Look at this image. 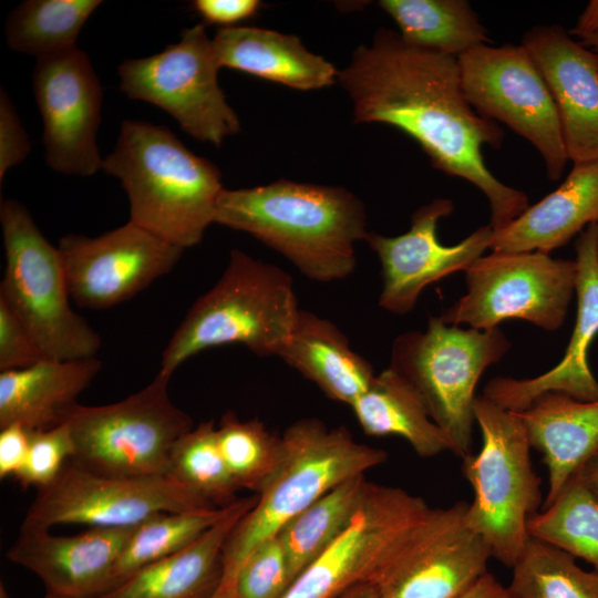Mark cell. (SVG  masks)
<instances>
[{"label":"cell","instance_id":"obj_1","mask_svg":"<svg viewBox=\"0 0 598 598\" xmlns=\"http://www.w3.org/2000/svg\"><path fill=\"white\" fill-rule=\"evenodd\" d=\"M338 82L353 102L354 122L384 123L413 138L434 168L478 188L497 231L528 207V197L487 168L483 146L504 140L499 124L478 114L462 86L457 58L406 43L398 31L379 30L360 45Z\"/></svg>","mask_w":598,"mask_h":598},{"label":"cell","instance_id":"obj_2","mask_svg":"<svg viewBox=\"0 0 598 598\" xmlns=\"http://www.w3.org/2000/svg\"><path fill=\"white\" fill-rule=\"evenodd\" d=\"M214 223L250 234L319 282L349 277L354 245L368 234L364 206L351 192L285 179L223 189Z\"/></svg>","mask_w":598,"mask_h":598},{"label":"cell","instance_id":"obj_3","mask_svg":"<svg viewBox=\"0 0 598 598\" xmlns=\"http://www.w3.org/2000/svg\"><path fill=\"white\" fill-rule=\"evenodd\" d=\"M102 169L121 181L130 221L173 245L199 244L214 223L221 174L166 126L124 121Z\"/></svg>","mask_w":598,"mask_h":598},{"label":"cell","instance_id":"obj_4","mask_svg":"<svg viewBox=\"0 0 598 598\" xmlns=\"http://www.w3.org/2000/svg\"><path fill=\"white\" fill-rule=\"evenodd\" d=\"M280 440L276 468L227 539L223 576L214 597L228 587L245 559L292 518L336 486L364 475L388 457L384 450L357 442L346 426L330 429L318 419L292 423Z\"/></svg>","mask_w":598,"mask_h":598},{"label":"cell","instance_id":"obj_5","mask_svg":"<svg viewBox=\"0 0 598 598\" xmlns=\"http://www.w3.org/2000/svg\"><path fill=\"white\" fill-rule=\"evenodd\" d=\"M299 311L289 274L233 249L220 278L174 331L158 372L171 378L190 357L225 344L277 357L291 337Z\"/></svg>","mask_w":598,"mask_h":598},{"label":"cell","instance_id":"obj_6","mask_svg":"<svg viewBox=\"0 0 598 598\" xmlns=\"http://www.w3.org/2000/svg\"><path fill=\"white\" fill-rule=\"evenodd\" d=\"M482 447L463 460L474 498L466 523L483 537L492 557L513 568L530 536L529 518L542 508L540 478L530 461V443L520 417L480 395L474 404Z\"/></svg>","mask_w":598,"mask_h":598},{"label":"cell","instance_id":"obj_7","mask_svg":"<svg viewBox=\"0 0 598 598\" xmlns=\"http://www.w3.org/2000/svg\"><path fill=\"white\" fill-rule=\"evenodd\" d=\"M511 341L499 329H464L431 317L424 331H408L392 344L390 368L420 393L451 452L472 453L475 388L484 371L503 359Z\"/></svg>","mask_w":598,"mask_h":598},{"label":"cell","instance_id":"obj_8","mask_svg":"<svg viewBox=\"0 0 598 598\" xmlns=\"http://www.w3.org/2000/svg\"><path fill=\"white\" fill-rule=\"evenodd\" d=\"M0 221L6 259L0 299L49 359L95 357L101 338L71 308L59 248L45 239L27 208L14 199L1 202Z\"/></svg>","mask_w":598,"mask_h":598},{"label":"cell","instance_id":"obj_9","mask_svg":"<svg viewBox=\"0 0 598 598\" xmlns=\"http://www.w3.org/2000/svg\"><path fill=\"white\" fill-rule=\"evenodd\" d=\"M169 380L158 372L122 401L75 404L63 422L74 445L70 462L99 475H168L175 442L194 427L193 419L171 401Z\"/></svg>","mask_w":598,"mask_h":598},{"label":"cell","instance_id":"obj_10","mask_svg":"<svg viewBox=\"0 0 598 598\" xmlns=\"http://www.w3.org/2000/svg\"><path fill=\"white\" fill-rule=\"evenodd\" d=\"M576 277L575 260L537 251H492L465 270L466 293L439 317L447 324L477 330L520 319L555 331L567 317Z\"/></svg>","mask_w":598,"mask_h":598},{"label":"cell","instance_id":"obj_11","mask_svg":"<svg viewBox=\"0 0 598 598\" xmlns=\"http://www.w3.org/2000/svg\"><path fill=\"white\" fill-rule=\"evenodd\" d=\"M205 25L184 29L177 43L157 54L125 60L120 89L167 112L194 138L218 146L240 123L218 84L220 68Z\"/></svg>","mask_w":598,"mask_h":598},{"label":"cell","instance_id":"obj_12","mask_svg":"<svg viewBox=\"0 0 598 598\" xmlns=\"http://www.w3.org/2000/svg\"><path fill=\"white\" fill-rule=\"evenodd\" d=\"M457 62L473 109L532 144L545 163L547 177L558 181L569 161L561 124L528 51L522 44H481L460 55Z\"/></svg>","mask_w":598,"mask_h":598},{"label":"cell","instance_id":"obj_13","mask_svg":"<svg viewBox=\"0 0 598 598\" xmlns=\"http://www.w3.org/2000/svg\"><path fill=\"white\" fill-rule=\"evenodd\" d=\"M430 509L402 488L369 483L348 525L282 598H338L355 585L373 584Z\"/></svg>","mask_w":598,"mask_h":598},{"label":"cell","instance_id":"obj_14","mask_svg":"<svg viewBox=\"0 0 598 598\" xmlns=\"http://www.w3.org/2000/svg\"><path fill=\"white\" fill-rule=\"evenodd\" d=\"M218 508L171 475L107 476L69 462L50 485L38 489L21 527L50 529L61 524L134 527L165 512Z\"/></svg>","mask_w":598,"mask_h":598},{"label":"cell","instance_id":"obj_15","mask_svg":"<svg viewBox=\"0 0 598 598\" xmlns=\"http://www.w3.org/2000/svg\"><path fill=\"white\" fill-rule=\"evenodd\" d=\"M467 505L429 511L373 582L379 598H455L487 573L491 549L467 525Z\"/></svg>","mask_w":598,"mask_h":598},{"label":"cell","instance_id":"obj_16","mask_svg":"<svg viewBox=\"0 0 598 598\" xmlns=\"http://www.w3.org/2000/svg\"><path fill=\"white\" fill-rule=\"evenodd\" d=\"M58 248L71 299L87 309L131 299L172 271L185 250L130 220L93 238L64 236Z\"/></svg>","mask_w":598,"mask_h":598},{"label":"cell","instance_id":"obj_17","mask_svg":"<svg viewBox=\"0 0 598 598\" xmlns=\"http://www.w3.org/2000/svg\"><path fill=\"white\" fill-rule=\"evenodd\" d=\"M32 84L44 124L48 165L58 173L81 176L102 169L96 132L103 90L86 53L74 47L37 59Z\"/></svg>","mask_w":598,"mask_h":598},{"label":"cell","instance_id":"obj_18","mask_svg":"<svg viewBox=\"0 0 598 598\" xmlns=\"http://www.w3.org/2000/svg\"><path fill=\"white\" fill-rule=\"evenodd\" d=\"M453 210L451 199L436 198L414 212L410 229L404 234L384 236L368 231L364 240L381 262L380 308L399 316L409 313L429 285L465 271L489 249L494 234L489 224L455 245L440 243L437 223Z\"/></svg>","mask_w":598,"mask_h":598},{"label":"cell","instance_id":"obj_19","mask_svg":"<svg viewBox=\"0 0 598 598\" xmlns=\"http://www.w3.org/2000/svg\"><path fill=\"white\" fill-rule=\"evenodd\" d=\"M598 223L586 227L576 241L577 316L569 343L560 361L545 373L529 379L497 377L484 388L485 398L520 412L548 392L580 401L598 400V381L588 364V351L598 333Z\"/></svg>","mask_w":598,"mask_h":598},{"label":"cell","instance_id":"obj_20","mask_svg":"<svg viewBox=\"0 0 598 598\" xmlns=\"http://www.w3.org/2000/svg\"><path fill=\"white\" fill-rule=\"evenodd\" d=\"M556 105L573 164L598 161V59L558 24L536 25L522 41Z\"/></svg>","mask_w":598,"mask_h":598},{"label":"cell","instance_id":"obj_21","mask_svg":"<svg viewBox=\"0 0 598 598\" xmlns=\"http://www.w3.org/2000/svg\"><path fill=\"white\" fill-rule=\"evenodd\" d=\"M134 527H92L73 536L21 527L7 557L35 574L48 594L97 598L106 592L112 568Z\"/></svg>","mask_w":598,"mask_h":598},{"label":"cell","instance_id":"obj_22","mask_svg":"<svg viewBox=\"0 0 598 598\" xmlns=\"http://www.w3.org/2000/svg\"><path fill=\"white\" fill-rule=\"evenodd\" d=\"M256 502L257 495L237 498L188 546L141 568L97 598H213L223 576L227 539Z\"/></svg>","mask_w":598,"mask_h":598},{"label":"cell","instance_id":"obj_23","mask_svg":"<svg viewBox=\"0 0 598 598\" xmlns=\"http://www.w3.org/2000/svg\"><path fill=\"white\" fill-rule=\"evenodd\" d=\"M594 223H598V161L574 164L554 192L494 231L489 249L548 255Z\"/></svg>","mask_w":598,"mask_h":598},{"label":"cell","instance_id":"obj_24","mask_svg":"<svg viewBox=\"0 0 598 598\" xmlns=\"http://www.w3.org/2000/svg\"><path fill=\"white\" fill-rule=\"evenodd\" d=\"M102 368L93 357L45 359L29 368L0 372V429L19 424L48 430L64 422Z\"/></svg>","mask_w":598,"mask_h":598},{"label":"cell","instance_id":"obj_25","mask_svg":"<svg viewBox=\"0 0 598 598\" xmlns=\"http://www.w3.org/2000/svg\"><path fill=\"white\" fill-rule=\"evenodd\" d=\"M515 413L526 427L530 446L542 453L547 467L548 491L543 508L598 451V400L580 401L548 392Z\"/></svg>","mask_w":598,"mask_h":598},{"label":"cell","instance_id":"obj_26","mask_svg":"<svg viewBox=\"0 0 598 598\" xmlns=\"http://www.w3.org/2000/svg\"><path fill=\"white\" fill-rule=\"evenodd\" d=\"M219 68L308 91L330 86L339 72L292 34L256 27L220 28L212 39Z\"/></svg>","mask_w":598,"mask_h":598},{"label":"cell","instance_id":"obj_27","mask_svg":"<svg viewBox=\"0 0 598 598\" xmlns=\"http://www.w3.org/2000/svg\"><path fill=\"white\" fill-rule=\"evenodd\" d=\"M277 357L328 398L350 406L375 375L371 363L351 349L333 322L301 309L290 339Z\"/></svg>","mask_w":598,"mask_h":598},{"label":"cell","instance_id":"obj_28","mask_svg":"<svg viewBox=\"0 0 598 598\" xmlns=\"http://www.w3.org/2000/svg\"><path fill=\"white\" fill-rule=\"evenodd\" d=\"M351 409L368 435L400 436L421 457L451 452L447 437L431 419L417 390L390 367L374 375Z\"/></svg>","mask_w":598,"mask_h":598},{"label":"cell","instance_id":"obj_29","mask_svg":"<svg viewBox=\"0 0 598 598\" xmlns=\"http://www.w3.org/2000/svg\"><path fill=\"white\" fill-rule=\"evenodd\" d=\"M400 37L419 49L458 58L489 44L486 28L466 0H381Z\"/></svg>","mask_w":598,"mask_h":598},{"label":"cell","instance_id":"obj_30","mask_svg":"<svg viewBox=\"0 0 598 598\" xmlns=\"http://www.w3.org/2000/svg\"><path fill=\"white\" fill-rule=\"evenodd\" d=\"M369 483L364 475L341 483L279 532L276 537L286 554L291 584L348 525Z\"/></svg>","mask_w":598,"mask_h":598},{"label":"cell","instance_id":"obj_31","mask_svg":"<svg viewBox=\"0 0 598 598\" xmlns=\"http://www.w3.org/2000/svg\"><path fill=\"white\" fill-rule=\"evenodd\" d=\"M100 0H27L6 22L7 44L37 59L76 47L78 35Z\"/></svg>","mask_w":598,"mask_h":598},{"label":"cell","instance_id":"obj_32","mask_svg":"<svg viewBox=\"0 0 598 598\" xmlns=\"http://www.w3.org/2000/svg\"><path fill=\"white\" fill-rule=\"evenodd\" d=\"M530 537L590 563L598 571V502L578 474L527 524Z\"/></svg>","mask_w":598,"mask_h":598},{"label":"cell","instance_id":"obj_33","mask_svg":"<svg viewBox=\"0 0 598 598\" xmlns=\"http://www.w3.org/2000/svg\"><path fill=\"white\" fill-rule=\"evenodd\" d=\"M228 506L197 512L159 513L135 526L112 568L106 592L141 568L188 546L217 523Z\"/></svg>","mask_w":598,"mask_h":598},{"label":"cell","instance_id":"obj_34","mask_svg":"<svg viewBox=\"0 0 598 598\" xmlns=\"http://www.w3.org/2000/svg\"><path fill=\"white\" fill-rule=\"evenodd\" d=\"M512 569V598H598V571L543 540L530 537Z\"/></svg>","mask_w":598,"mask_h":598},{"label":"cell","instance_id":"obj_35","mask_svg":"<svg viewBox=\"0 0 598 598\" xmlns=\"http://www.w3.org/2000/svg\"><path fill=\"white\" fill-rule=\"evenodd\" d=\"M168 475L215 507H226L237 499L239 488L219 450L213 421L202 422L175 442Z\"/></svg>","mask_w":598,"mask_h":598},{"label":"cell","instance_id":"obj_36","mask_svg":"<svg viewBox=\"0 0 598 598\" xmlns=\"http://www.w3.org/2000/svg\"><path fill=\"white\" fill-rule=\"evenodd\" d=\"M217 442L238 488L258 493L280 460V437L261 422L241 421L231 412L217 426Z\"/></svg>","mask_w":598,"mask_h":598},{"label":"cell","instance_id":"obj_37","mask_svg":"<svg viewBox=\"0 0 598 598\" xmlns=\"http://www.w3.org/2000/svg\"><path fill=\"white\" fill-rule=\"evenodd\" d=\"M291 585L278 537L258 546L241 564L228 587L214 598H282Z\"/></svg>","mask_w":598,"mask_h":598},{"label":"cell","instance_id":"obj_38","mask_svg":"<svg viewBox=\"0 0 598 598\" xmlns=\"http://www.w3.org/2000/svg\"><path fill=\"white\" fill-rule=\"evenodd\" d=\"M73 440L68 424L48 430H30L28 455L16 480L23 486L37 489L50 485L71 461Z\"/></svg>","mask_w":598,"mask_h":598},{"label":"cell","instance_id":"obj_39","mask_svg":"<svg viewBox=\"0 0 598 598\" xmlns=\"http://www.w3.org/2000/svg\"><path fill=\"white\" fill-rule=\"evenodd\" d=\"M45 359L29 330L0 299V372L25 369Z\"/></svg>","mask_w":598,"mask_h":598},{"label":"cell","instance_id":"obj_40","mask_svg":"<svg viewBox=\"0 0 598 598\" xmlns=\"http://www.w3.org/2000/svg\"><path fill=\"white\" fill-rule=\"evenodd\" d=\"M31 151L30 140L17 111L1 89L0 93V181L7 172L25 159Z\"/></svg>","mask_w":598,"mask_h":598},{"label":"cell","instance_id":"obj_41","mask_svg":"<svg viewBox=\"0 0 598 598\" xmlns=\"http://www.w3.org/2000/svg\"><path fill=\"white\" fill-rule=\"evenodd\" d=\"M193 9L205 24H220L233 28L257 14L261 7L258 0H195Z\"/></svg>","mask_w":598,"mask_h":598},{"label":"cell","instance_id":"obj_42","mask_svg":"<svg viewBox=\"0 0 598 598\" xmlns=\"http://www.w3.org/2000/svg\"><path fill=\"white\" fill-rule=\"evenodd\" d=\"M30 441V430L19 424L0 429V477H16L23 467Z\"/></svg>","mask_w":598,"mask_h":598},{"label":"cell","instance_id":"obj_43","mask_svg":"<svg viewBox=\"0 0 598 598\" xmlns=\"http://www.w3.org/2000/svg\"><path fill=\"white\" fill-rule=\"evenodd\" d=\"M455 598H512L507 587H504L491 573L482 576L473 586Z\"/></svg>","mask_w":598,"mask_h":598},{"label":"cell","instance_id":"obj_44","mask_svg":"<svg viewBox=\"0 0 598 598\" xmlns=\"http://www.w3.org/2000/svg\"><path fill=\"white\" fill-rule=\"evenodd\" d=\"M570 33H598V0H591L587 3Z\"/></svg>","mask_w":598,"mask_h":598},{"label":"cell","instance_id":"obj_45","mask_svg":"<svg viewBox=\"0 0 598 598\" xmlns=\"http://www.w3.org/2000/svg\"><path fill=\"white\" fill-rule=\"evenodd\" d=\"M576 473L598 502V451Z\"/></svg>","mask_w":598,"mask_h":598},{"label":"cell","instance_id":"obj_46","mask_svg":"<svg viewBox=\"0 0 598 598\" xmlns=\"http://www.w3.org/2000/svg\"><path fill=\"white\" fill-rule=\"evenodd\" d=\"M338 598H379V594L374 584L362 582L351 587Z\"/></svg>","mask_w":598,"mask_h":598},{"label":"cell","instance_id":"obj_47","mask_svg":"<svg viewBox=\"0 0 598 598\" xmlns=\"http://www.w3.org/2000/svg\"><path fill=\"white\" fill-rule=\"evenodd\" d=\"M580 43L595 53L598 59V33L573 34Z\"/></svg>","mask_w":598,"mask_h":598},{"label":"cell","instance_id":"obj_48","mask_svg":"<svg viewBox=\"0 0 598 598\" xmlns=\"http://www.w3.org/2000/svg\"><path fill=\"white\" fill-rule=\"evenodd\" d=\"M43 598H66V597H61V596H56V595H52V594H48L45 595V597Z\"/></svg>","mask_w":598,"mask_h":598},{"label":"cell","instance_id":"obj_49","mask_svg":"<svg viewBox=\"0 0 598 598\" xmlns=\"http://www.w3.org/2000/svg\"><path fill=\"white\" fill-rule=\"evenodd\" d=\"M597 259H598V244H597Z\"/></svg>","mask_w":598,"mask_h":598}]
</instances>
